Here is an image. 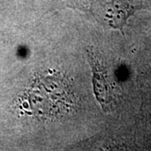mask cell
Listing matches in <instances>:
<instances>
[{"instance_id":"7a4b0ae2","label":"cell","mask_w":151,"mask_h":151,"mask_svg":"<svg viewBox=\"0 0 151 151\" xmlns=\"http://www.w3.org/2000/svg\"><path fill=\"white\" fill-rule=\"evenodd\" d=\"M92 51L87 50L88 61L92 66V73H93V87L94 93L98 102L101 103L102 108H104L105 106L110 102V94L108 92V83L106 80V71L104 70L101 63L94 55Z\"/></svg>"},{"instance_id":"6da1fadb","label":"cell","mask_w":151,"mask_h":151,"mask_svg":"<svg viewBox=\"0 0 151 151\" xmlns=\"http://www.w3.org/2000/svg\"><path fill=\"white\" fill-rule=\"evenodd\" d=\"M92 13L98 21L108 27L122 29L128 19L140 9L129 0H97Z\"/></svg>"}]
</instances>
